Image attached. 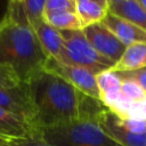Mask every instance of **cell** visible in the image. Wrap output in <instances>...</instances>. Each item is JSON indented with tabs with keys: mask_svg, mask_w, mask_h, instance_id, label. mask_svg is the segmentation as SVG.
<instances>
[{
	"mask_svg": "<svg viewBox=\"0 0 146 146\" xmlns=\"http://www.w3.org/2000/svg\"><path fill=\"white\" fill-rule=\"evenodd\" d=\"M121 94L132 99L133 102H139L146 98V92L136 81L131 79H121Z\"/></svg>",
	"mask_w": 146,
	"mask_h": 146,
	"instance_id": "18",
	"label": "cell"
},
{
	"mask_svg": "<svg viewBox=\"0 0 146 146\" xmlns=\"http://www.w3.org/2000/svg\"><path fill=\"white\" fill-rule=\"evenodd\" d=\"M96 82L102 95V94H107L112 91H120L122 81L116 72L112 70H105L96 74Z\"/></svg>",
	"mask_w": 146,
	"mask_h": 146,
	"instance_id": "16",
	"label": "cell"
},
{
	"mask_svg": "<svg viewBox=\"0 0 146 146\" xmlns=\"http://www.w3.org/2000/svg\"><path fill=\"white\" fill-rule=\"evenodd\" d=\"M35 122L40 129L82 120V103L86 94L55 73L42 70L29 82Z\"/></svg>",
	"mask_w": 146,
	"mask_h": 146,
	"instance_id": "2",
	"label": "cell"
},
{
	"mask_svg": "<svg viewBox=\"0 0 146 146\" xmlns=\"http://www.w3.org/2000/svg\"><path fill=\"white\" fill-rule=\"evenodd\" d=\"M102 22L125 47L138 42H146V31L127 19L107 11Z\"/></svg>",
	"mask_w": 146,
	"mask_h": 146,
	"instance_id": "10",
	"label": "cell"
},
{
	"mask_svg": "<svg viewBox=\"0 0 146 146\" xmlns=\"http://www.w3.org/2000/svg\"><path fill=\"white\" fill-rule=\"evenodd\" d=\"M83 1H88V0H75V3L78 5V3H80V2H83ZM94 1H97V0H94ZM98 2V1H97Z\"/></svg>",
	"mask_w": 146,
	"mask_h": 146,
	"instance_id": "31",
	"label": "cell"
},
{
	"mask_svg": "<svg viewBox=\"0 0 146 146\" xmlns=\"http://www.w3.org/2000/svg\"><path fill=\"white\" fill-rule=\"evenodd\" d=\"M116 73L120 76V79H131L136 81L146 92V67L130 72H116Z\"/></svg>",
	"mask_w": 146,
	"mask_h": 146,
	"instance_id": "23",
	"label": "cell"
},
{
	"mask_svg": "<svg viewBox=\"0 0 146 146\" xmlns=\"http://www.w3.org/2000/svg\"><path fill=\"white\" fill-rule=\"evenodd\" d=\"M99 125L106 135L121 146H146V133H132L127 130L115 113L106 110L99 119Z\"/></svg>",
	"mask_w": 146,
	"mask_h": 146,
	"instance_id": "8",
	"label": "cell"
},
{
	"mask_svg": "<svg viewBox=\"0 0 146 146\" xmlns=\"http://www.w3.org/2000/svg\"><path fill=\"white\" fill-rule=\"evenodd\" d=\"M29 25L34 31L47 57H52L60 60L64 48V40L60 31L47 24L43 21V18L39 21L30 22Z\"/></svg>",
	"mask_w": 146,
	"mask_h": 146,
	"instance_id": "11",
	"label": "cell"
},
{
	"mask_svg": "<svg viewBox=\"0 0 146 146\" xmlns=\"http://www.w3.org/2000/svg\"><path fill=\"white\" fill-rule=\"evenodd\" d=\"M132 104H133L132 99H130L127 96H124L123 94H121L119 96V98L116 99V102L114 103V105L111 107L110 111L115 113L121 119H127L128 117V113H129Z\"/></svg>",
	"mask_w": 146,
	"mask_h": 146,
	"instance_id": "20",
	"label": "cell"
},
{
	"mask_svg": "<svg viewBox=\"0 0 146 146\" xmlns=\"http://www.w3.org/2000/svg\"><path fill=\"white\" fill-rule=\"evenodd\" d=\"M10 139H13V138H8V137H6V136L0 135V145L3 144V143H6V141H8V140H10Z\"/></svg>",
	"mask_w": 146,
	"mask_h": 146,
	"instance_id": "28",
	"label": "cell"
},
{
	"mask_svg": "<svg viewBox=\"0 0 146 146\" xmlns=\"http://www.w3.org/2000/svg\"><path fill=\"white\" fill-rule=\"evenodd\" d=\"M47 58L21 5L8 6L0 22V64L11 67L22 82L29 83L43 70Z\"/></svg>",
	"mask_w": 146,
	"mask_h": 146,
	"instance_id": "1",
	"label": "cell"
},
{
	"mask_svg": "<svg viewBox=\"0 0 146 146\" xmlns=\"http://www.w3.org/2000/svg\"><path fill=\"white\" fill-rule=\"evenodd\" d=\"M0 107L27 119L38 127L35 122V108L29 83L22 82L18 86L0 88Z\"/></svg>",
	"mask_w": 146,
	"mask_h": 146,
	"instance_id": "6",
	"label": "cell"
},
{
	"mask_svg": "<svg viewBox=\"0 0 146 146\" xmlns=\"http://www.w3.org/2000/svg\"><path fill=\"white\" fill-rule=\"evenodd\" d=\"M64 40V48L60 62L80 66L98 74L105 70H111L115 63L105 56L100 55L84 36L82 30L60 31Z\"/></svg>",
	"mask_w": 146,
	"mask_h": 146,
	"instance_id": "4",
	"label": "cell"
},
{
	"mask_svg": "<svg viewBox=\"0 0 146 146\" xmlns=\"http://www.w3.org/2000/svg\"><path fill=\"white\" fill-rule=\"evenodd\" d=\"M127 119L145 120L146 121V98L139 102H133Z\"/></svg>",
	"mask_w": 146,
	"mask_h": 146,
	"instance_id": "25",
	"label": "cell"
},
{
	"mask_svg": "<svg viewBox=\"0 0 146 146\" xmlns=\"http://www.w3.org/2000/svg\"><path fill=\"white\" fill-rule=\"evenodd\" d=\"M0 146H51L42 138H13Z\"/></svg>",
	"mask_w": 146,
	"mask_h": 146,
	"instance_id": "22",
	"label": "cell"
},
{
	"mask_svg": "<svg viewBox=\"0 0 146 146\" xmlns=\"http://www.w3.org/2000/svg\"><path fill=\"white\" fill-rule=\"evenodd\" d=\"M102 6H104L105 8H107V0H97Z\"/></svg>",
	"mask_w": 146,
	"mask_h": 146,
	"instance_id": "30",
	"label": "cell"
},
{
	"mask_svg": "<svg viewBox=\"0 0 146 146\" xmlns=\"http://www.w3.org/2000/svg\"><path fill=\"white\" fill-rule=\"evenodd\" d=\"M137 1H138V2H139V5H140L145 10H146V0H137Z\"/></svg>",
	"mask_w": 146,
	"mask_h": 146,
	"instance_id": "29",
	"label": "cell"
},
{
	"mask_svg": "<svg viewBox=\"0 0 146 146\" xmlns=\"http://www.w3.org/2000/svg\"><path fill=\"white\" fill-rule=\"evenodd\" d=\"M0 135L8 138H42L40 128L2 107H0Z\"/></svg>",
	"mask_w": 146,
	"mask_h": 146,
	"instance_id": "9",
	"label": "cell"
},
{
	"mask_svg": "<svg viewBox=\"0 0 146 146\" xmlns=\"http://www.w3.org/2000/svg\"><path fill=\"white\" fill-rule=\"evenodd\" d=\"M75 11L81 21L82 29H83L91 24L102 22L105 18L108 10L107 8L102 6L99 2L94 1V0H88V1L78 3Z\"/></svg>",
	"mask_w": 146,
	"mask_h": 146,
	"instance_id": "15",
	"label": "cell"
},
{
	"mask_svg": "<svg viewBox=\"0 0 146 146\" xmlns=\"http://www.w3.org/2000/svg\"><path fill=\"white\" fill-rule=\"evenodd\" d=\"M124 1H127V0H107V10L110 7L117 5V3H121V2H124Z\"/></svg>",
	"mask_w": 146,
	"mask_h": 146,
	"instance_id": "26",
	"label": "cell"
},
{
	"mask_svg": "<svg viewBox=\"0 0 146 146\" xmlns=\"http://www.w3.org/2000/svg\"><path fill=\"white\" fill-rule=\"evenodd\" d=\"M84 36L91 46L103 56L116 63L125 50V46L104 25L98 22L82 29Z\"/></svg>",
	"mask_w": 146,
	"mask_h": 146,
	"instance_id": "7",
	"label": "cell"
},
{
	"mask_svg": "<svg viewBox=\"0 0 146 146\" xmlns=\"http://www.w3.org/2000/svg\"><path fill=\"white\" fill-rule=\"evenodd\" d=\"M41 137L51 146H121L104 132L96 120H78L43 128Z\"/></svg>",
	"mask_w": 146,
	"mask_h": 146,
	"instance_id": "3",
	"label": "cell"
},
{
	"mask_svg": "<svg viewBox=\"0 0 146 146\" xmlns=\"http://www.w3.org/2000/svg\"><path fill=\"white\" fill-rule=\"evenodd\" d=\"M25 0H9V6H17L23 3Z\"/></svg>",
	"mask_w": 146,
	"mask_h": 146,
	"instance_id": "27",
	"label": "cell"
},
{
	"mask_svg": "<svg viewBox=\"0 0 146 146\" xmlns=\"http://www.w3.org/2000/svg\"><path fill=\"white\" fill-rule=\"evenodd\" d=\"M123 127L132 133H146V121L135 119H121Z\"/></svg>",
	"mask_w": 146,
	"mask_h": 146,
	"instance_id": "24",
	"label": "cell"
},
{
	"mask_svg": "<svg viewBox=\"0 0 146 146\" xmlns=\"http://www.w3.org/2000/svg\"><path fill=\"white\" fill-rule=\"evenodd\" d=\"M108 13L131 22L146 31V10L137 0H127L108 8Z\"/></svg>",
	"mask_w": 146,
	"mask_h": 146,
	"instance_id": "13",
	"label": "cell"
},
{
	"mask_svg": "<svg viewBox=\"0 0 146 146\" xmlns=\"http://www.w3.org/2000/svg\"><path fill=\"white\" fill-rule=\"evenodd\" d=\"M144 67H146V42H138L128 46L111 70L114 72H130Z\"/></svg>",
	"mask_w": 146,
	"mask_h": 146,
	"instance_id": "12",
	"label": "cell"
},
{
	"mask_svg": "<svg viewBox=\"0 0 146 146\" xmlns=\"http://www.w3.org/2000/svg\"><path fill=\"white\" fill-rule=\"evenodd\" d=\"M43 70L63 78L79 91L90 97L100 99V91L96 82V74H94L91 71L80 66L67 65L52 57L47 58Z\"/></svg>",
	"mask_w": 146,
	"mask_h": 146,
	"instance_id": "5",
	"label": "cell"
},
{
	"mask_svg": "<svg viewBox=\"0 0 146 146\" xmlns=\"http://www.w3.org/2000/svg\"><path fill=\"white\" fill-rule=\"evenodd\" d=\"M47 0H25L21 3L23 14L27 23L43 18Z\"/></svg>",
	"mask_w": 146,
	"mask_h": 146,
	"instance_id": "17",
	"label": "cell"
},
{
	"mask_svg": "<svg viewBox=\"0 0 146 146\" xmlns=\"http://www.w3.org/2000/svg\"><path fill=\"white\" fill-rule=\"evenodd\" d=\"M75 8H76L75 0H47L44 13L64 11V10L75 11Z\"/></svg>",
	"mask_w": 146,
	"mask_h": 146,
	"instance_id": "21",
	"label": "cell"
},
{
	"mask_svg": "<svg viewBox=\"0 0 146 146\" xmlns=\"http://www.w3.org/2000/svg\"><path fill=\"white\" fill-rule=\"evenodd\" d=\"M43 21L58 31H76L82 30L81 21L76 11H51L43 14Z\"/></svg>",
	"mask_w": 146,
	"mask_h": 146,
	"instance_id": "14",
	"label": "cell"
},
{
	"mask_svg": "<svg viewBox=\"0 0 146 146\" xmlns=\"http://www.w3.org/2000/svg\"><path fill=\"white\" fill-rule=\"evenodd\" d=\"M21 83V79L11 67L0 64V88L14 87Z\"/></svg>",
	"mask_w": 146,
	"mask_h": 146,
	"instance_id": "19",
	"label": "cell"
}]
</instances>
